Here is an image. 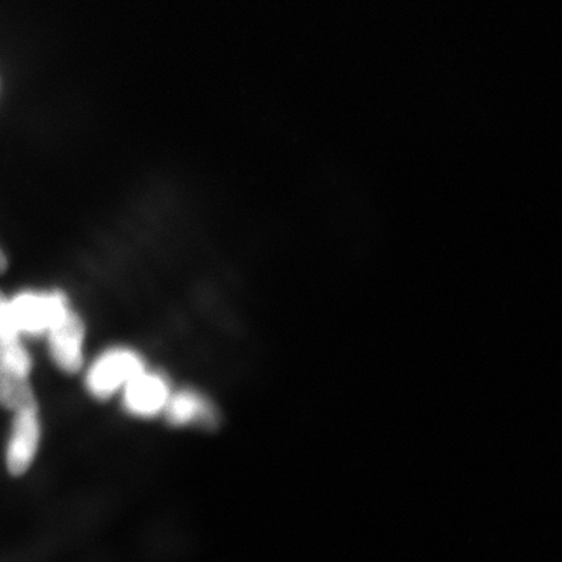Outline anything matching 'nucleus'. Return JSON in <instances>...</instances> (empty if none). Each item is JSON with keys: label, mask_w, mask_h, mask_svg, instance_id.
Segmentation results:
<instances>
[{"label": "nucleus", "mask_w": 562, "mask_h": 562, "mask_svg": "<svg viewBox=\"0 0 562 562\" xmlns=\"http://www.w3.org/2000/svg\"><path fill=\"white\" fill-rule=\"evenodd\" d=\"M10 308L21 335L40 336L47 334L70 307L60 292H21L10 300Z\"/></svg>", "instance_id": "nucleus-1"}, {"label": "nucleus", "mask_w": 562, "mask_h": 562, "mask_svg": "<svg viewBox=\"0 0 562 562\" xmlns=\"http://www.w3.org/2000/svg\"><path fill=\"white\" fill-rule=\"evenodd\" d=\"M144 370V362L135 351L112 349L105 351L90 368L87 386L94 397L109 398Z\"/></svg>", "instance_id": "nucleus-2"}, {"label": "nucleus", "mask_w": 562, "mask_h": 562, "mask_svg": "<svg viewBox=\"0 0 562 562\" xmlns=\"http://www.w3.org/2000/svg\"><path fill=\"white\" fill-rule=\"evenodd\" d=\"M83 323L69 311L48 329V346L54 361L61 370L74 374L82 367Z\"/></svg>", "instance_id": "nucleus-3"}, {"label": "nucleus", "mask_w": 562, "mask_h": 562, "mask_svg": "<svg viewBox=\"0 0 562 562\" xmlns=\"http://www.w3.org/2000/svg\"><path fill=\"white\" fill-rule=\"evenodd\" d=\"M41 438L37 409L15 413L11 439L7 448V468L12 475H23L34 460Z\"/></svg>", "instance_id": "nucleus-4"}, {"label": "nucleus", "mask_w": 562, "mask_h": 562, "mask_svg": "<svg viewBox=\"0 0 562 562\" xmlns=\"http://www.w3.org/2000/svg\"><path fill=\"white\" fill-rule=\"evenodd\" d=\"M170 390L164 378L139 372L125 385L124 405L133 416L149 418L165 409Z\"/></svg>", "instance_id": "nucleus-5"}, {"label": "nucleus", "mask_w": 562, "mask_h": 562, "mask_svg": "<svg viewBox=\"0 0 562 562\" xmlns=\"http://www.w3.org/2000/svg\"><path fill=\"white\" fill-rule=\"evenodd\" d=\"M165 409L168 422L173 426L199 424L211 428L215 427L217 419H220L215 407L205 397L189 390L170 396Z\"/></svg>", "instance_id": "nucleus-6"}, {"label": "nucleus", "mask_w": 562, "mask_h": 562, "mask_svg": "<svg viewBox=\"0 0 562 562\" xmlns=\"http://www.w3.org/2000/svg\"><path fill=\"white\" fill-rule=\"evenodd\" d=\"M20 336L21 333L11 313L10 300L0 291V358L20 374L30 376L32 360L21 344Z\"/></svg>", "instance_id": "nucleus-7"}, {"label": "nucleus", "mask_w": 562, "mask_h": 562, "mask_svg": "<svg viewBox=\"0 0 562 562\" xmlns=\"http://www.w3.org/2000/svg\"><path fill=\"white\" fill-rule=\"evenodd\" d=\"M0 406L15 413L37 409L27 376L10 368L2 358H0Z\"/></svg>", "instance_id": "nucleus-8"}, {"label": "nucleus", "mask_w": 562, "mask_h": 562, "mask_svg": "<svg viewBox=\"0 0 562 562\" xmlns=\"http://www.w3.org/2000/svg\"><path fill=\"white\" fill-rule=\"evenodd\" d=\"M7 266H9V262H7V257L2 249H0V273H3L7 270Z\"/></svg>", "instance_id": "nucleus-9"}]
</instances>
